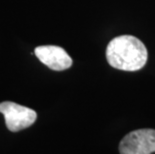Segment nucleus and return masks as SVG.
<instances>
[{
    "label": "nucleus",
    "instance_id": "nucleus-1",
    "mask_svg": "<svg viewBox=\"0 0 155 154\" xmlns=\"http://www.w3.org/2000/svg\"><path fill=\"white\" fill-rule=\"evenodd\" d=\"M147 49L143 42L134 36L121 35L107 45L106 59L112 67L124 71H136L146 64Z\"/></svg>",
    "mask_w": 155,
    "mask_h": 154
},
{
    "label": "nucleus",
    "instance_id": "nucleus-3",
    "mask_svg": "<svg viewBox=\"0 0 155 154\" xmlns=\"http://www.w3.org/2000/svg\"><path fill=\"white\" fill-rule=\"evenodd\" d=\"M120 154H151L155 152V130L138 129L123 137Z\"/></svg>",
    "mask_w": 155,
    "mask_h": 154
},
{
    "label": "nucleus",
    "instance_id": "nucleus-2",
    "mask_svg": "<svg viewBox=\"0 0 155 154\" xmlns=\"http://www.w3.org/2000/svg\"><path fill=\"white\" fill-rule=\"evenodd\" d=\"M0 112L4 115L7 128L12 132H17L31 126L37 118V114L33 109L11 101L0 103Z\"/></svg>",
    "mask_w": 155,
    "mask_h": 154
},
{
    "label": "nucleus",
    "instance_id": "nucleus-4",
    "mask_svg": "<svg viewBox=\"0 0 155 154\" xmlns=\"http://www.w3.org/2000/svg\"><path fill=\"white\" fill-rule=\"evenodd\" d=\"M36 57L52 70L62 71L72 65V59L68 53L60 46L43 45L35 48Z\"/></svg>",
    "mask_w": 155,
    "mask_h": 154
}]
</instances>
